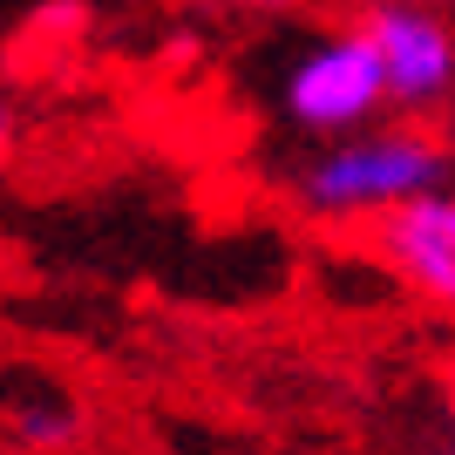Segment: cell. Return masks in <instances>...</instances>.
Instances as JSON below:
<instances>
[{
  "label": "cell",
  "mask_w": 455,
  "mask_h": 455,
  "mask_svg": "<svg viewBox=\"0 0 455 455\" xmlns=\"http://www.w3.org/2000/svg\"><path fill=\"white\" fill-rule=\"evenodd\" d=\"M455 184V143L442 123L380 116L367 130L320 143L292 171V204L326 231H374L380 218Z\"/></svg>",
  "instance_id": "obj_1"
},
{
  "label": "cell",
  "mask_w": 455,
  "mask_h": 455,
  "mask_svg": "<svg viewBox=\"0 0 455 455\" xmlns=\"http://www.w3.org/2000/svg\"><path fill=\"white\" fill-rule=\"evenodd\" d=\"M387 109H395L387 102V76H380V55L361 35V20L313 35L279 76V116L299 136H313V143H340V136L380 123Z\"/></svg>",
  "instance_id": "obj_2"
},
{
  "label": "cell",
  "mask_w": 455,
  "mask_h": 455,
  "mask_svg": "<svg viewBox=\"0 0 455 455\" xmlns=\"http://www.w3.org/2000/svg\"><path fill=\"white\" fill-rule=\"evenodd\" d=\"M361 35L374 41L380 76H387V102L395 116L415 123H449L455 109V20L428 0H367Z\"/></svg>",
  "instance_id": "obj_3"
},
{
  "label": "cell",
  "mask_w": 455,
  "mask_h": 455,
  "mask_svg": "<svg viewBox=\"0 0 455 455\" xmlns=\"http://www.w3.org/2000/svg\"><path fill=\"white\" fill-rule=\"evenodd\" d=\"M367 251L401 292H415L428 313L455 320V184L395 211V218H380L367 231Z\"/></svg>",
  "instance_id": "obj_4"
},
{
  "label": "cell",
  "mask_w": 455,
  "mask_h": 455,
  "mask_svg": "<svg viewBox=\"0 0 455 455\" xmlns=\"http://www.w3.org/2000/svg\"><path fill=\"white\" fill-rule=\"evenodd\" d=\"M14 143H20V116H14V102H7V89H0V171L14 164Z\"/></svg>",
  "instance_id": "obj_5"
},
{
  "label": "cell",
  "mask_w": 455,
  "mask_h": 455,
  "mask_svg": "<svg viewBox=\"0 0 455 455\" xmlns=\"http://www.w3.org/2000/svg\"><path fill=\"white\" fill-rule=\"evenodd\" d=\"M442 130H449V143H455V109H449V123H442Z\"/></svg>",
  "instance_id": "obj_6"
},
{
  "label": "cell",
  "mask_w": 455,
  "mask_h": 455,
  "mask_svg": "<svg viewBox=\"0 0 455 455\" xmlns=\"http://www.w3.org/2000/svg\"><path fill=\"white\" fill-rule=\"evenodd\" d=\"M449 455H455V415H449Z\"/></svg>",
  "instance_id": "obj_7"
}]
</instances>
